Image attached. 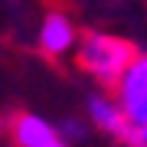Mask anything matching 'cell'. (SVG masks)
<instances>
[{
    "label": "cell",
    "instance_id": "obj_1",
    "mask_svg": "<svg viewBox=\"0 0 147 147\" xmlns=\"http://www.w3.org/2000/svg\"><path fill=\"white\" fill-rule=\"evenodd\" d=\"M134 56L137 49L131 39L101 33V30H85L79 36V46H75V65L101 88H115L124 69L134 62Z\"/></svg>",
    "mask_w": 147,
    "mask_h": 147
},
{
    "label": "cell",
    "instance_id": "obj_2",
    "mask_svg": "<svg viewBox=\"0 0 147 147\" xmlns=\"http://www.w3.org/2000/svg\"><path fill=\"white\" fill-rule=\"evenodd\" d=\"M111 95L118 98L127 124H131L124 147H147V53L134 56V62L115 82Z\"/></svg>",
    "mask_w": 147,
    "mask_h": 147
},
{
    "label": "cell",
    "instance_id": "obj_3",
    "mask_svg": "<svg viewBox=\"0 0 147 147\" xmlns=\"http://www.w3.org/2000/svg\"><path fill=\"white\" fill-rule=\"evenodd\" d=\"M75 46H79L75 20L65 10H46L42 20H39V30H36V49L46 59H62Z\"/></svg>",
    "mask_w": 147,
    "mask_h": 147
},
{
    "label": "cell",
    "instance_id": "obj_4",
    "mask_svg": "<svg viewBox=\"0 0 147 147\" xmlns=\"http://www.w3.org/2000/svg\"><path fill=\"white\" fill-rule=\"evenodd\" d=\"M7 137L16 147H49L62 134H59V124L33 115V111H13L7 118Z\"/></svg>",
    "mask_w": 147,
    "mask_h": 147
},
{
    "label": "cell",
    "instance_id": "obj_5",
    "mask_svg": "<svg viewBox=\"0 0 147 147\" xmlns=\"http://www.w3.org/2000/svg\"><path fill=\"white\" fill-rule=\"evenodd\" d=\"M85 115H88V121L95 124V131H101V134H108V137H115V141L124 144L131 124H127V118H124V111H121L115 95H108L105 88L92 92L88 98H85Z\"/></svg>",
    "mask_w": 147,
    "mask_h": 147
},
{
    "label": "cell",
    "instance_id": "obj_6",
    "mask_svg": "<svg viewBox=\"0 0 147 147\" xmlns=\"http://www.w3.org/2000/svg\"><path fill=\"white\" fill-rule=\"evenodd\" d=\"M88 124H92V121H82V118L69 115V118L59 121V134L69 137L72 144H79V141H85V137H88Z\"/></svg>",
    "mask_w": 147,
    "mask_h": 147
},
{
    "label": "cell",
    "instance_id": "obj_7",
    "mask_svg": "<svg viewBox=\"0 0 147 147\" xmlns=\"http://www.w3.org/2000/svg\"><path fill=\"white\" fill-rule=\"evenodd\" d=\"M49 147H69V144H65V137H59V141H56V144H49Z\"/></svg>",
    "mask_w": 147,
    "mask_h": 147
}]
</instances>
